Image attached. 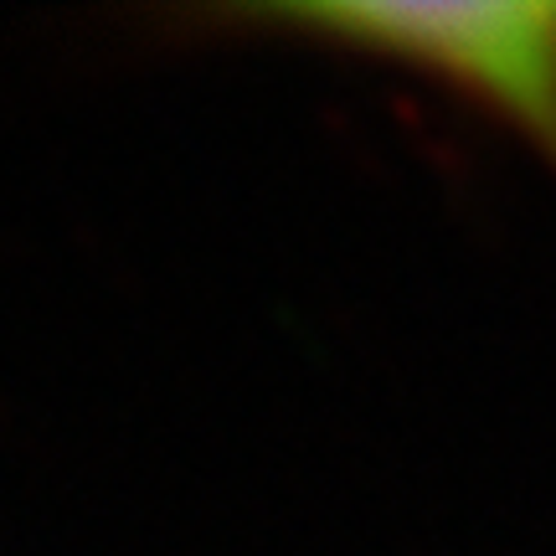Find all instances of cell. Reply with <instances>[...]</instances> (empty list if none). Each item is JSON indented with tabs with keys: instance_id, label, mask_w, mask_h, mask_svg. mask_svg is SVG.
Returning a JSON list of instances; mask_svg holds the SVG:
<instances>
[{
	"instance_id": "1",
	"label": "cell",
	"mask_w": 556,
	"mask_h": 556,
	"mask_svg": "<svg viewBox=\"0 0 556 556\" xmlns=\"http://www.w3.org/2000/svg\"><path fill=\"white\" fill-rule=\"evenodd\" d=\"M222 31L248 26L345 58L402 67L428 88L505 124L556 170V0L392 5V0H289L217 5Z\"/></svg>"
}]
</instances>
